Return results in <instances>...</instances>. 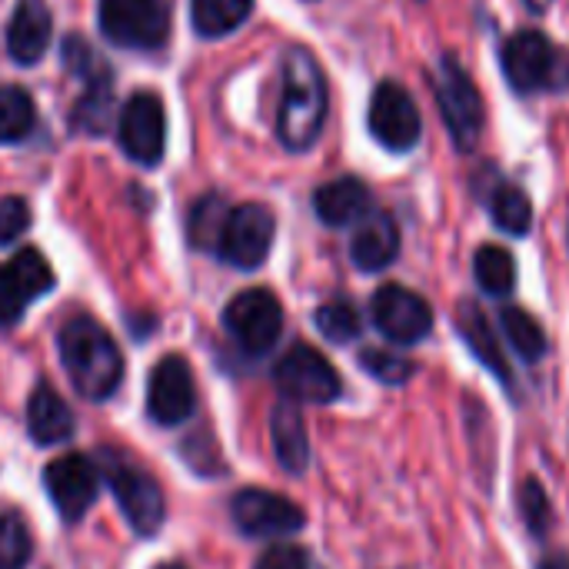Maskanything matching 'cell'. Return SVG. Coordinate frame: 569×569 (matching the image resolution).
I'll return each instance as SVG.
<instances>
[{"instance_id":"26","label":"cell","mask_w":569,"mask_h":569,"mask_svg":"<svg viewBox=\"0 0 569 569\" xmlns=\"http://www.w3.org/2000/svg\"><path fill=\"white\" fill-rule=\"evenodd\" d=\"M7 273H10V280L17 283V290L23 293L27 303L43 297L53 287V270H50L47 257L40 250H33V247L13 253L10 263H7Z\"/></svg>"},{"instance_id":"2","label":"cell","mask_w":569,"mask_h":569,"mask_svg":"<svg viewBox=\"0 0 569 569\" xmlns=\"http://www.w3.org/2000/svg\"><path fill=\"white\" fill-rule=\"evenodd\" d=\"M60 360L70 383L87 400L113 397L123 380V357L117 340L90 317H77L60 330Z\"/></svg>"},{"instance_id":"32","label":"cell","mask_w":569,"mask_h":569,"mask_svg":"<svg viewBox=\"0 0 569 569\" xmlns=\"http://www.w3.org/2000/svg\"><path fill=\"white\" fill-rule=\"evenodd\" d=\"M360 363L370 377H377L380 383H390V387H400L410 380L413 373V363L400 353H390V350H363L360 353Z\"/></svg>"},{"instance_id":"3","label":"cell","mask_w":569,"mask_h":569,"mask_svg":"<svg viewBox=\"0 0 569 569\" xmlns=\"http://www.w3.org/2000/svg\"><path fill=\"white\" fill-rule=\"evenodd\" d=\"M100 477L107 480L117 507L123 510L127 523L140 533V537H150L163 527V490L160 483L127 453L120 450H100Z\"/></svg>"},{"instance_id":"10","label":"cell","mask_w":569,"mask_h":569,"mask_svg":"<svg viewBox=\"0 0 569 569\" xmlns=\"http://www.w3.org/2000/svg\"><path fill=\"white\" fill-rule=\"evenodd\" d=\"M117 137L130 160H137L143 167H157L163 160V147H167V110H163L160 97L150 90L133 93L120 110Z\"/></svg>"},{"instance_id":"28","label":"cell","mask_w":569,"mask_h":569,"mask_svg":"<svg viewBox=\"0 0 569 569\" xmlns=\"http://www.w3.org/2000/svg\"><path fill=\"white\" fill-rule=\"evenodd\" d=\"M493 220L503 233L523 237L533 227V203L520 187H500L493 197Z\"/></svg>"},{"instance_id":"25","label":"cell","mask_w":569,"mask_h":569,"mask_svg":"<svg viewBox=\"0 0 569 569\" xmlns=\"http://www.w3.org/2000/svg\"><path fill=\"white\" fill-rule=\"evenodd\" d=\"M37 107L27 90L0 87V143H20L33 133Z\"/></svg>"},{"instance_id":"38","label":"cell","mask_w":569,"mask_h":569,"mask_svg":"<svg viewBox=\"0 0 569 569\" xmlns=\"http://www.w3.org/2000/svg\"><path fill=\"white\" fill-rule=\"evenodd\" d=\"M540 569H569V557H550Z\"/></svg>"},{"instance_id":"11","label":"cell","mask_w":569,"mask_h":569,"mask_svg":"<svg viewBox=\"0 0 569 569\" xmlns=\"http://www.w3.org/2000/svg\"><path fill=\"white\" fill-rule=\"evenodd\" d=\"M370 313H373L377 330L390 343H400V347H413V343L427 340V333L433 330V310H430V303L420 293L400 287V283L380 287L373 293Z\"/></svg>"},{"instance_id":"22","label":"cell","mask_w":569,"mask_h":569,"mask_svg":"<svg viewBox=\"0 0 569 569\" xmlns=\"http://www.w3.org/2000/svg\"><path fill=\"white\" fill-rule=\"evenodd\" d=\"M253 13V0H193L190 20L200 37H227Z\"/></svg>"},{"instance_id":"36","label":"cell","mask_w":569,"mask_h":569,"mask_svg":"<svg viewBox=\"0 0 569 569\" xmlns=\"http://www.w3.org/2000/svg\"><path fill=\"white\" fill-rule=\"evenodd\" d=\"M27 300L23 293L17 290V283L10 280L7 267H0V327H13L23 313Z\"/></svg>"},{"instance_id":"5","label":"cell","mask_w":569,"mask_h":569,"mask_svg":"<svg viewBox=\"0 0 569 569\" xmlns=\"http://www.w3.org/2000/svg\"><path fill=\"white\" fill-rule=\"evenodd\" d=\"M433 90H437V103H440V113L447 120L453 143L460 150H473L483 133V97L473 77L467 73V67L453 53L440 57Z\"/></svg>"},{"instance_id":"15","label":"cell","mask_w":569,"mask_h":569,"mask_svg":"<svg viewBox=\"0 0 569 569\" xmlns=\"http://www.w3.org/2000/svg\"><path fill=\"white\" fill-rule=\"evenodd\" d=\"M197 407V383L183 357L170 353L150 370L147 383V410L157 423L177 427L183 423Z\"/></svg>"},{"instance_id":"37","label":"cell","mask_w":569,"mask_h":569,"mask_svg":"<svg viewBox=\"0 0 569 569\" xmlns=\"http://www.w3.org/2000/svg\"><path fill=\"white\" fill-rule=\"evenodd\" d=\"M63 60H67L80 77H87V67H90V47H87L83 40H77V37H67V40H63Z\"/></svg>"},{"instance_id":"6","label":"cell","mask_w":569,"mask_h":569,"mask_svg":"<svg viewBox=\"0 0 569 569\" xmlns=\"http://www.w3.org/2000/svg\"><path fill=\"white\" fill-rule=\"evenodd\" d=\"M100 30L127 50H157L170 37L167 0H100Z\"/></svg>"},{"instance_id":"4","label":"cell","mask_w":569,"mask_h":569,"mask_svg":"<svg viewBox=\"0 0 569 569\" xmlns=\"http://www.w3.org/2000/svg\"><path fill=\"white\" fill-rule=\"evenodd\" d=\"M503 70L520 93L563 90L569 83L567 53L540 30H520L503 43Z\"/></svg>"},{"instance_id":"7","label":"cell","mask_w":569,"mask_h":569,"mask_svg":"<svg viewBox=\"0 0 569 569\" xmlns=\"http://www.w3.org/2000/svg\"><path fill=\"white\" fill-rule=\"evenodd\" d=\"M223 327L243 353L263 357L267 350L277 347V340L283 333V307L270 290L253 287V290L237 293L227 303Z\"/></svg>"},{"instance_id":"33","label":"cell","mask_w":569,"mask_h":569,"mask_svg":"<svg viewBox=\"0 0 569 569\" xmlns=\"http://www.w3.org/2000/svg\"><path fill=\"white\" fill-rule=\"evenodd\" d=\"M520 513H523V520H527V527L533 533H547V527H550V497H547V490L540 487L537 477H530L523 483V490H520Z\"/></svg>"},{"instance_id":"39","label":"cell","mask_w":569,"mask_h":569,"mask_svg":"<svg viewBox=\"0 0 569 569\" xmlns=\"http://www.w3.org/2000/svg\"><path fill=\"white\" fill-rule=\"evenodd\" d=\"M523 3H527V7H530L533 13H543V10L550 7V0H523Z\"/></svg>"},{"instance_id":"18","label":"cell","mask_w":569,"mask_h":569,"mask_svg":"<svg viewBox=\"0 0 569 569\" xmlns=\"http://www.w3.org/2000/svg\"><path fill=\"white\" fill-rule=\"evenodd\" d=\"M313 210L327 227H350L370 213V190L357 177H340L313 193Z\"/></svg>"},{"instance_id":"21","label":"cell","mask_w":569,"mask_h":569,"mask_svg":"<svg viewBox=\"0 0 569 569\" xmlns=\"http://www.w3.org/2000/svg\"><path fill=\"white\" fill-rule=\"evenodd\" d=\"M460 327H463V337H467L470 350L480 357V363H483L487 370H493L503 383H510V367H507V357H503V350H500V343H497V333H493L487 313H483L477 303H463V310H460Z\"/></svg>"},{"instance_id":"1","label":"cell","mask_w":569,"mask_h":569,"mask_svg":"<svg viewBox=\"0 0 569 569\" xmlns=\"http://www.w3.org/2000/svg\"><path fill=\"white\" fill-rule=\"evenodd\" d=\"M327 120V77L303 47L283 57V93L277 110V137L287 150H310Z\"/></svg>"},{"instance_id":"30","label":"cell","mask_w":569,"mask_h":569,"mask_svg":"<svg viewBox=\"0 0 569 569\" xmlns=\"http://www.w3.org/2000/svg\"><path fill=\"white\" fill-rule=\"evenodd\" d=\"M30 560L27 523L13 513H0V569H23Z\"/></svg>"},{"instance_id":"14","label":"cell","mask_w":569,"mask_h":569,"mask_svg":"<svg viewBox=\"0 0 569 569\" xmlns=\"http://www.w3.org/2000/svg\"><path fill=\"white\" fill-rule=\"evenodd\" d=\"M43 487H47V497L57 507V513L67 523H77L97 503V493H100V467L90 457L67 453V457L53 460L43 470Z\"/></svg>"},{"instance_id":"16","label":"cell","mask_w":569,"mask_h":569,"mask_svg":"<svg viewBox=\"0 0 569 569\" xmlns=\"http://www.w3.org/2000/svg\"><path fill=\"white\" fill-rule=\"evenodd\" d=\"M50 33H53V17H50L47 3L20 0V7L13 10V17L7 23V53L23 67L37 63L50 47Z\"/></svg>"},{"instance_id":"9","label":"cell","mask_w":569,"mask_h":569,"mask_svg":"<svg viewBox=\"0 0 569 569\" xmlns=\"http://www.w3.org/2000/svg\"><path fill=\"white\" fill-rule=\"evenodd\" d=\"M273 230H277V220L263 203L230 207V217L217 243V257L237 270H257L273 247Z\"/></svg>"},{"instance_id":"29","label":"cell","mask_w":569,"mask_h":569,"mask_svg":"<svg viewBox=\"0 0 569 569\" xmlns=\"http://www.w3.org/2000/svg\"><path fill=\"white\" fill-rule=\"evenodd\" d=\"M110 117V73L90 77V87L73 113V123H80L87 133H100Z\"/></svg>"},{"instance_id":"19","label":"cell","mask_w":569,"mask_h":569,"mask_svg":"<svg viewBox=\"0 0 569 569\" xmlns=\"http://www.w3.org/2000/svg\"><path fill=\"white\" fill-rule=\"evenodd\" d=\"M270 437H273V450L283 470L290 473H303L310 463V437H307V423L297 403L283 400L273 407L270 413Z\"/></svg>"},{"instance_id":"35","label":"cell","mask_w":569,"mask_h":569,"mask_svg":"<svg viewBox=\"0 0 569 569\" xmlns=\"http://www.w3.org/2000/svg\"><path fill=\"white\" fill-rule=\"evenodd\" d=\"M30 227V207L20 197L0 200V243H13Z\"/></svg>"},{"instance_id":"12","label":"cell","mask_w":569,"mask_h":569,"mask_svg":"<svg viewBox=\"0 0 569 569\" xmlns=\"http://www.w3.org/2000/svg\"><path fill=\"white\" fill-rule=\"evenodd\" d=\"M233 523L253 540H283L303 530V510L270 490H240L230 503Z\"/></svg>"},{"instance_id":"27","label":"cell","mask_w":569,"mask_h":569,"mask_svg":"<svg viewBox=\"0 0 569 569\" xmlns=\"http://www.w3.org/2000/svg\"><path fill=\"white\" fill-rule=\"evenodd\" d=\"M227 217H230V207L217 193H207L203 200H197L190 210V223H187L190 243L197 250H217Z\"/></svg>"},{"instance_id":"24","label":"cell","mask_w":569,"mask_h":569,"mask_svg":"<svg viewBox=\"0 0 569 569\" xmlns=\"http://www.w3.org/2000/svg\"><path fill=\"white\" fill-rule=\"evenodd\" d=\"M500 323H503L507 340L513 343V350H517L527 363H537V360L547 353V333H543L540 320H537L533 313H527L523 307H503Z\"/></svg>"},{"instance_id":"40","label":"cell","mask_w":569,"mask_h":569,"mask_svg":"<svg viewBox=\"0 0 569 569\" xmlns=\"http://www.w3.org/2000/svg\"><path fill=\"white\" fill-rule=\"evenodd\" d=\"M157 569H187V567H180V563H163V567H157Z\"/></svg>"},{"instance_id":"31","label":"cell","mask_w":569,"mask_h":569,"mask_svg":"<svg viewBox=\"0 0 569 569\" xmlns=\"http://www.w3.org/2000/svg\"><path fill=\"white\" fill-rule=\"evenodd\" d=\"M313 320H317L320 333H323L327 340H333V343H350V340L360 333V317H357V310H353L350 303H343V300L323 303V307L317 310Z\"/></svg>"},{"instance_id":"8","label":"cell","mask_w":569,"mask_h":569,"mask_svg":"<svg viewBox=\"0 0 569 569\" xmlns=\"http://www.w3.org/2000/svg\"><path fill=\"white\" fill-rule=\"evenodd\" d=\"M273 380H277L280 393L297 407L300 403H313V407L333 403L340 397V390H343L340 373L333 370V363L320 350H313L307 343H293L280 357V363L273 370Z\"/></svg>"},{"instance_id":"20","label":"cell","mask_w":569,"mask_h":569,"mask_svg":"<svg viewBox=\"0 0 569 569\" xmlns=\"http://www.w3.org/2000/svg\"><path fill=\"white\" fill-rule=\"evenodd\" d=\"M27 427L40 447H53V443L70 440L73 413L53 387H37L27 400Z\"/></svg>"},{"instance_id":"17","label":"cell","mask_w":569,"mask_h":569,"mask_svg":"<svg viewBox=\"0 0 569 569\" xmlns=\"http://www.w3.org/2000/svg\"><path fill=\"white\" fill-rule=\"evenodd\" d=\"M400 253V230L390 213H367L353 233L350 257L363 273L387 270Z\"/></svg>"},{"instance_id":"13","label":"cell","mask_w":569,"mask_h":569,"mask_svg":"<svg viewBox=\"0 0 569 569\" xmlns=\"http://www.w3.org/2000/svg\"><path fill=\"white\" fill-rule=\"evenodd\" d=\"M370 133L393 153H407L420 143V133H423V120H420V110L413 103V97L393 83V80H383L377 90H373V100H370Z\"/></svg>"},{"instance_id":"34","label":"cell","mask_w":569,"mask_h":569,"mask_svg":"<svg viewBox=\"0 0 569 569\" xmlns=\"http://www.w3.org/2000/svg\"><path fill=\"white\" fill-rule=\"evenodd\" d=\"M253 569H320L313 563V557L307 550H300L297 543H273L260 553Z\"/></svg>"},{"instance_id":"23","label":"cell","mask_w":569,"mask_h":569,"mask_svg":"<svg viewBox=\"0 0 569 569\" xmlns=\"http://www.w3.org/2000/svg\"><path fill=\"white\" fill-rule=\"evenodd\" d=\"M473 273H477V283L490 297H507L517 287V260L507 247H497V243H487L477 250Z\"/></svg>"}]
</instances>
